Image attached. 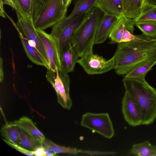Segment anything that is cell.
Listing matches in <instances>:
<instances>
[{"label":"cell","mask_w":156,"mask_h":156,"mask_svg":"<svg viewBox=\"0 0 156 156\" xmlns=\"http://www.w3.org/2000/svg\"><path fill=\"white\" fill-rule=\"evenodd\" d=\"M113 57L115 73L125 75L140 63L156 57V38L118 43Z\"/></svg>","instance_id":"6da1fadb"},{"label":"cell","mask_w":156,"mask_h":156,"mask_svg":"<svg viewBox=\"0 0 156 156\" xmlns=\"http://www.w3.org/2000/svg\"><path fill=\"white\" fill-rule=\"evenodd\" d=\"M127 92L139 106L142 125L152 124L156 119V89L145 79L124 77L122 80Z\"/></svg>","instance_id":"7a4b0ae2"},{"label":"cell","mask_w":156,"mask_h":156,"mask_svg":"<svg viewBox=\"0 0 156 156\" xmlns=\"http://www.w3.org/2000/svg\"><path fill=\"white\" fill-rule=\"evenodd\" d=\"M104 14L95 6L92 8L73 34L70 42L80 58L94 44L97 30Z\"/></svg>","instance_id":"3957f363"},{"label":"cell","mask_w":156,"mask_h":156,"mask_svg":"<svg viewBox=\"0 0 156 156\" xmlns=\"http://www.w3.org/2000/svg\"><path fill=\"white\" fill-rule=\"evenodd\" d=\"M67 8L62 0H49L42 4L33 22L35 28L43 30L52 27L67 16Z\"/></svg>","instance_id":"277c9868"},{"label":"cell","mask_w":156,"mask_h":156,"mask_svg":"<svg viewBox=\"0 0 156 156\" xmlns=\"http://www.w3.org/2000/svg\"><path fill=\"white\" fill-rule=\"evenodd\" d=\"M46 77L56 92L58 103L63 108L70 110L73 102L69 94L70 78L68 73L62 69L53 71L47 69Z\"/></svg>","instance_id":"5b68a950"},{"label":"cell","mask_w":156,"mask_h":156,"mask_svg":"<svg viewBox=\"0 0 156 156\" xmlns=\"http://www.w3.org/2000/svg\"><path fill=\"white\" fill-rule=\"evenodd\" d=\"M14 10L17 16L16 27L19 33L21 34L27 39L29 44L38 51L48 66L44 48L34 26L32 19L17 6Z\"/></svg>","instance_id":"8992f818"},{"label":"cell","mask_w":156,"mask_h":156,"mask_svg":"<svg viewBox=\"0 0 156 156\" xmlns=\"http://www.w3.org/2000/svg\"><path fill=\"white\" fill-rule=\"evenodd\" d=\"M87 11L71 19L66 17L52 27L50 34L57 42L60 56L63 49L70 42L74 31Z\"/></svg>","instance_id":"52a82bcc"},{"label":"cell","mask_w":156,"mask_h":156,"mask_svg":"<svg viewBox=\"0 0 156 156\" xmlns=\"http://www.w3.org/2000/svg\"><path fill=\"white\" fill-rule=\"evenodd\" d=\"M93 46H92L78 60L77 63L82 66L85 71L89 75L100 74L114 69L113 57L107 60L101 56L94 54L93 52Z\"/></svg>","instance_id":"ba28073f"},{"label":"cell","mask_w":156,"mask_h":156,"mask_svg":"<svg viewBox=\"0 0 156 156\" xmlns=\"http://www.w3.org/2000/svg\"><path fill=\"white\" fill-rule=\"evenodd\" d=\"M80 124L108 139L112 138L115 134L112 122L108 113L87 112L82 115Z\"/></svg>","instance_id":"9c48e42d"},{"label":"cell","mask_w":156,"mask_h":156,"mask_svg":"<svg viewBox=\"0 0 156 156\" xmlns=\"http://www.w3.org/2000/svg\"><path fill=\"white\" fill-rule=\"evenodd\" d=\"M36 30L44 48L48 66L53 71L61 69L60 56L57 42L50 34L44 30Z\"/></svg>","instance_id":"30bf717a"},{"label":"cell","mask_w":156,"mask_h":156,"mask_svg":"<svg viewBox=\"0 0 156 156\" xmlns=\"http://www.w3.org/2000/svg\"><path fill=\"white\" fill-rule=\"evenodd\" d=\"M122 112L125 120L133 127L142 125V116L137 104L129 94L125 92L122 100Z\"/></svg>","instance_id":"8fae6325"},{"label":"cell","mask_w":156,"mask_h":156,"mask_svg":"<svg viewBox=\"0 0 156 156\" xmlns=\"http://www.w3.org/2000/svg\"><path fill=\"white\" fill-rule=\"evenodd\" d=\"M134 26L133 19L126 17L122 13L117 18L116 21L109 34L108 37L111 41L110 43H120L125 28L133 34Z\"/></svg>","instance_id":"7c38bea8"},{"label":"cell","mask_w":156,"mask_h":156,"mask_svg":"<svg viewBox=\"0 0 156 156\" xmlns=\"http://www.w3.org/2000/svg\"><path fill=\"white\" fill-rule=\"evenodd\" d=\"M42 144L45 148L50 150L56 154L63 153L76 155L79 153H83L90 155H102L104 153L103 151L83 150L73 147L61 146L47 139H45L43 142Z\"/></svg>","instance_id":"4fadbf2b"},{"label":"cell","mask_w":156,"mask_h":156,"mask_svg":"<svg viewBox=\"0 0 156 156\" xmlns=\"http://www.w3.org/2000/svg\"><path fill=\"white\" fill-rule=\"evenodd\" d=\"M117 20V17L105 14L103 15L95 36L94 44L105 42Z\"/></svg>","instance_id":"5bb4252c"},{"label":"cell","mask_w":156,"mask_h":156,"mask_svg":"<svg viewBox=\"0 0 156 156\" xmlns=\"http://www.w3.org/2000/svg\"><path fill=\"white\" fill-rule=\"evenodd\" d=\"M79 57L69 42L60 55L61 69L68 74L73 72Z\"/></svg>","instance_id":"9a60e30c"},{"label":"cell","mask_w":156,"mask_h":156,"mask_svg":"<svg viewBox=\"0 0 156 156\" xmlns=\"http://www.w3.org/2000/svg\"><path fill=\"white\" fill-rule=\"evenodd\" d=\"M14 122L17 126L41 143L42 144L45 140L44 135L35 125L32 120L28 117L23 116Z\"/></svg>","instance_id":"2e32d148"},{"label":"cell","mask_w":156,"mask_h":156,"mask_svg":"<svg viewBox=\"0 0 156 156\" xmlns=\"http://www.w3.org/2000/svg\"><path fill=\"white\" fill-rule=\"evenodd\" d=\"M94 6L104 14L117 18L122 14L121 0H97Z\"/></svg>","instance_id":"e0dca14e"},{"label":"cell","mask_w":156,"mask_h":156,"mask_svg":"<svg viewBox=\"0 0 156 156\" xmlns=\"http://www.w3.org/2000/svg\"><path fill=\"white\" fill-rule=\"evenodd\" d=\"M145 0H121L122 13L126 17L133 19L140 14Z\"/></svg>","instance_id":"ac0fdd59"},{"label":"cell","mask_w":156,"mask_h":156,"mask_svg":"<svg viewBox=\"0 0 156 156\" xmlns=\"http://www.w3.org/2000/svg\"><path fill=\"white\" fill-rule=\"evenodd\" d=\"M156 64V57L147 60L133 68L124 77L145 79L147 73Z\"/></svg>","instance_id":"d6986e66"},{"label":"cell","mask_w":156,"mask_h":156,"mask_svg":"<svg viewBox=\"0 0 156 156\" xmlns=\"http://www.w3.org/2000/svg\"><path fill=\"white\" fill-rule=\"evenodd\" d=\"M19 34L23 46L28 58L34 63L44 66L48 69V65L38 51L29 44L27 40L20 33H19Z\"/></svg>","instance_id":"ffe728a7"},{"label":"cell","mask_w":156,"mask_h":156,"mask_svg":"<svg viewBox=\"0 0 156 156\" xmlns=\"http://www.w3.org/2000/svg\"><path fill=\"white\" fill-rule=\"evenodd\" d=\"M2 135L5 139L20 146V141L17 125L14 122H5L1 129Z\"/></svg>","instance_id":"44dd1931"},{"label":"cell","mask_w":156,"mask_h":156,"mask_svg":"<svg viewBox=\"0 0 156 156\" xmlns=\"http://www.w3.org/2000/svg\"><path fill=\"white\" fill-rule=\"evenodd\" d=\"M130 152L138 156H156V146L148 141H144L133 144Z\"/></svg>","instance_id":"7402d4cb"},{"label":"cell","mask_w":156,"mask_h":156,"mask_svg":"<svg viewBox=\"0 0 156 156\" xmlns=\"http://www.w3.org/2000/svg\"><path fill=\"white\" fill-rule=\"evenodd\" d=\"M17 127L20 138V146L34 151L36 147L42 144L34 139L19 127L17 126Z\"/></svg>","instance_id":"603a6c76"},{"label":"cell","mask_w":156,"mask_h":156,"mask_svg":"<svg viewBox=\"0 0 156 156\" xmlns=\"http://www.w3.org/2000/svg\"><path fill=\"white\" fill-rule=\"evenodd\" d=\"M97 0H76L73 10L67 16L72 18L80 14L87 12L94 7Z\"/></svg>","instance_id":"cb8c5ba5"},{"label":"cell","mask_w":156,"mask_h":156,"mask_svg":"<svg viewBox=\"0 0 156 156\" xmlns=\"http://www.w3.org/2000/svg\"><path fill=\"white\" fill-rule=\"evenodd\" d=\"M133 20L134 23L156 20V5L144 3L140 15Z\"/></svg>","instance_id":"d4e9b609"},{"label":"cell","mask_w":156,"mask_h":156,"mask_svg":"<svg viewBox=\"0 0 156 156\" xmlns=\"http://www.w3.org/2000/svg\"><path fill=\"white\" fill-rule=\"evenodd\" d=\"M3 4L9 5L14 9L16 6L19 7L33 20L31 0H3Z\"/></svg>","instance_id":"484cf974"},{"label":"cell","mask_w":156,"mask_h":156,"mask_svg":"<svg viewBox=\"0 0 156 156\" xmlns=\"http://www.w3.org/2000/svg\"><path fill=\"white\" fill-rule=\"evenodd\" d=\"M144 34L152 37L156 36V20H148L134 23Z\"/></svg>","instance_id":"4316f807"},{"label":"cell","mask_w":156,"mask_h":156,"mask_svg":"<svg viewBox=\"0 0 156 156\" xmlns=\"http://www.w3.org/2000/svg\"><path fill=\"white\" fill-rule=\"evenodd\" d=\"M153 38L154 37L145 35L143 34L140 35H135L125 28L124 30L120 42L148 40Z\"/></svg>","instance_id":"83f0119b"},{"label":"cell","mask_w":156,"mask_h":156,"mask_svg":"<svg viewBox=\"0 0 156 156\" xmlns=\"http://www.w3.org/2000/svg\"><path fill=\"white\" fill-rule=\"evenodd\" d=\"M31 5L33 22L38 16L42 5L41 0H31Z\"/></svg>","instance_id":"f1b7e54d"},{"label":"cell","mask_w":156,"mask_h":156,"mask_svg":"<svg viewBox=\"0 0 156 156\" xmlns=\"http://www.w3.org/2000/svg\"><path fill=\"white\" fill-rule=\"evenodd\" d=\"M3 140L10 147L23 154L28 156H33L34 155L33 151L26 149L19 145L14 144L5 139H3Z\"/></svg>","instance_id":"f546056e"},{"label":"cell","mask_w":156,"mask_h":156,"mask_svg":"<svg viewBox=\"0 0 156 156\" xmlns=\"http://www.w3.org/2000/svg\"><path fill=\"white\" fill-rule=\"evenodd\" d=\"M33 151L34 156H46L45 148L43 146L42 144L36 147Z\"/></svg>","instance_id":"4dcf8cb0"},{"label":"cell","mask_w":156,"mask_h":156,"mask_svg":"<svg viewBox=\"0 0 156 156\" xmlns=\"http://www.w3.org/2000/svg\"><path fill=\"white\" fill-rule=\"evenodd\" d=\"M3 67V61L2 58L0 57V82L2 83V82L4 78Z\"/></svg>","instance_id":"1f68e13d"},{"label":"cell","mask_w":156,"mask_h":156,"mask_svg":"<svg viewBox=\"0 0 156 156\" xmlns=\"http://www.w3.org/2000/svg\"><path fill=\"white\" fill-rule=\"evenodd\" d=\"M45 151L46 153V156H55L57 155L56 154L48 149L45 148Z\"/></svg>","instance_id":"d6a6232c"},{"label":"cell","mask_w":156,"mask_h":156,"mask_svg":"<svg viewBox=\"0 0 156 156\" xmlns=\"http://www.w3.org/2000/svg\"><path fill=\"white\" fill-rule=\"evenodd\" d=\"M64 5L68 8L70 5L72 1V0H62Z\"/></svg>","instance_id":"836d02e7"},{"label":"cell","mask_w":156,"mask_h":156,"mask_svg":"<svg viewBox=\"0 0 156 156\" xmlns=\"http://www.w3.org/2000/svg\"><path fill=\"white\" fill-rule=\"evenodd\" d=\"M144 3H147L152 5H156V0H145Z\"/></svg>","instance_id":"e575fe53"},{"label":"cell","mask_w":156,"mask_h":156,"mask_svg":"<svg viewBox=\"0 0 156 156\" xmlns=\"http://www.w3.org/2000/svg\"><path fill=\"white\" fill-rule=\"evenodd\" d=\"M49 0H41V2L42 3V4L45 3L47 1H48Z\"/></svg>","instance_id":"d590c367"},{"label":"cell","mask_w":156,"mask_h":156,"mask_svg":"<svg viewBox=\"0 0 156 156\" xmlns=\"http://www.w3.org/2000/svg\"><path fill=\"white\" fill-rule=\"evenodd\" d=\"M155 38H156V36H155Z\"/></svg>","instance_id":"8d00e7d4"},{"label":"cell","mask_w":156,"mask_h":156,"mask_svg":"<svg viewBox=\"0 0 156 156\" xmlns=\"http://www.w3.org/2000/svg\"><path fill=\"white\" fill-rule=\"evenodd\" d=\"M72 0V1L73 0Z\"/></svg>","instance_id":"74e56055"}]
</instances>
